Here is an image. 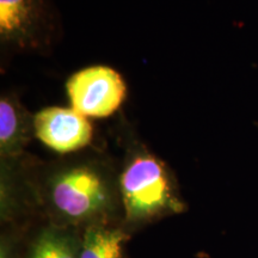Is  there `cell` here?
I'll return each mask as SVG.
<instances>
[{
	"label": "cell",
	"mask_w": 258,
	"mask_h": 258,
	"mask_svg": "<svg viewBox=\"0 0 258 258\" xmlns=\"http://www.w3.org/2000/svg\"><path fill=\"white\" fill-rule=\"evenodd\" d=\"M80 247L69 234L47 228L35 241L30 258H79Z\"/></svg>",
	"instance_id": "ba28073f"
},
{
	"label": "cell",
	"mask_w": 258,
	"mask_h": 258,
	"mask_svg": "<svg viewBox=\"0 0 258 258\" xmlns=\"http://www.w3.org/2000/svg\"><path fill=\"white\" fill-rule=\"evenodd\" d=\"M118 194L125 220L140 224L184 211L169 169L159 158L137 146L118 177Z\"/></svg>",
	"instance_id": "7a4b0ae2"
},
{
	"label": "cell",
	"mask_w": 258,
	"mask_h": 258,
	"mask_svg": "<svg viewBox=\"0 0 258 258\" xmlns=\"http://www.w3.org/2000/svg\"><path fill=\"white\" fill-rule=\"evenodd\" d=\"M53 6L49 0H0V41L16 50H38L49 44Z\"/></svg>",
	"instance_id": "3957f363"
},
{
	"label": "cell",
	"mask_w": 258,
	"mask_h": 258,
	"mask_svg": "<svg viewBox=\"0 0 258 258\" xmlns=\"http://www.w3.org/2000/svg\"><path fill=\"white\" fill-rule=\"evenodd\" d=\"M35 115H31L14 93L0 99V152L3 159L18 157L35 135Z\"/></svg>",
	"instance_id": "8992f818"
},
{
	"label": "cell",
	"mask_w": 258,
	"mask_h": 258,
	"mask_svg": "<svg viewBox=\"0 0 258 258\" xmlns=\"http://www.w3.org/2000/svg\"><path fill=\"white\" fill-rule=\"evenodd\" d=\"M66 91L71 108L90 117H108L124 101L127 88L117 71L108 66H90L70 77Z\"/></svg>",
	"instance_id": "277c9868"
},
{
	"label": "cell",
	"mask_w": 258,
	"mask_h": 258,
	"mask_svg": "<svg viewBox=\"0 0 258 258\" xmlns=\"http://www.w3.org/2000/svg\"><path fill=\"white\" fill-rule=\"evenodd\" d=\"M118 185L104 165L96 160L64 164L51 170L44 191L48 205L61 219L93 222L114 211Z\"/></svg>",
	"instance_id": "6da1fadb"
},
{
	"label": "cell",
	"mask_w": 258,
	"mask_h": 258,
	"mask_svg": "<svg viewBox=\"0 0 258 258\" xmlns=\"http://www.w3.org/2000/svg\"><path fill=\"white\" fill-rule=\"evenodd\" d=\"M127 239L128 234L120 228L95 222L84 232L79 258H122Z\"/></svg>",
	"instance_id": "52a82bcc"
},
{
	"label": "cell",
	"mask_w": 258,
	"mask_h": 258,
	"mask_svg": "<svg viewBox=\"0 0 258 258\" xmlns=\"http://www.w3.org/2000/svg\"><path fill=\"white\" fill-rule=\"evenodd\" d=\"M2 258H10L8 246H5V245H2Z\"/></svg>",
	"instance_id": "9c48e42d"
},
{
	"label": "cell",
	"mask_w": 258,
	"mask_h": 258,
	"mask_svg": "<svg viewBox=\"0 0 258 258\" xmlns=\"http://www.w3.org/2000/svg\"><path fill=\"white\" fill-rule=\"evenodd\" d=\"M35 137L57 153L77 152L92 140V125L72 108L49 106L35 115Z\"/></svg>",
	"instance_id": "5b68a950"
}]
</instances>
